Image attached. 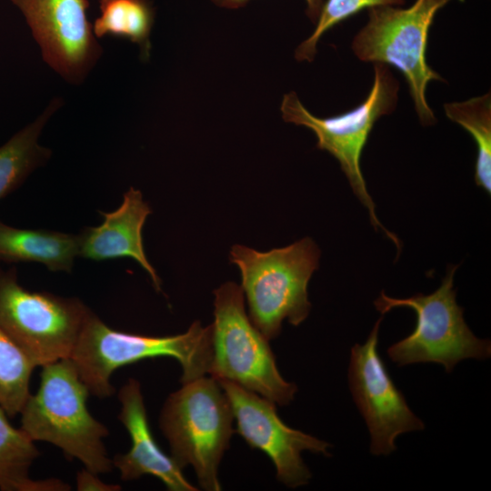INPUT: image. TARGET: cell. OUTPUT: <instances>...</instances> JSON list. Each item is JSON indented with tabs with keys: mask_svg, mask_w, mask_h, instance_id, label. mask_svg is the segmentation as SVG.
<instances>
[{
	"mask_svg": "<svg viewBox=\"0 0 491 491\" xmlns=\"http://www.w3.org/2000/svg\"><path fill=\"white\" fill-rule=\"evenodd\" d=\"M214 295L211 376L233 382L275 404L288 405L297 386L280 375L268 339L246 312L241 286L226 282Z\"/></svg>",
	"mask_w": 491,
	"mask_h": 491,
	"instance_id": "obj_6",
	"label": "cell"
},
{
	"mask_svg": "<svg viewBox=\"0 0 491 491\" xmlns=\"http://www.w3.org/2000/svg\"><path fill=\"white\" fill-rule=\"evenodd\" d=\"M456 269L457 266L449 267L441 286L429 295L393 298L382 291L375 300L382 315L396 307H409L416 314L414 331L387 349L389 358L397 366L432 362L450 373L464 359L490 356V341L474 335L464 319L463 307L456 303L453 287Z\"/></svg>",
	"mask_w": 491,
	"mask_h": 491,
	"instance_id": "obj_8",
	"label": "cell"
},
{
	"mask_svg": "<svg viewBox=\"0 0 491 491\" xmlns=\"http://www.w3.org/2000/svg\"><path fill=\"white\" fill-rule=\"evenodd\" d=\"M226 395L236 432L252 448L264 452L273 462L276 478L290 488L306 485L312 475L301 453L329 456V443L287 426L278 416L274 402L233 382L217 380Z\"/></svg>",
	"mask_w": 491,
	"mask_h": 491,
	"instance_id": "obj_11",
	"label": "cell"
},
{
	"mask_svg": "<svg viewBox=\"0 0 491 491\" xmlns=\"http://www.w3.org/2000/svg\"><path fill=\"white\" fill-rule=\"evenodd\" d=\"M405 3L406 0H326L313 33L296 47V59L312 62L322 35L363 9L383 5L403 6Z\"/></svg>",
	"mask_w": 491,
	"mask_h": 491,
	"instance_id": "obj_21",
	"label": "cell"
},
{
	"mask_svg": "<svg viewBox=\"0 0 491 491\" xmlns=\"http://www.w3.org/2000/svg\"><path fill=\"white\" fill-rule=\"evenodd\" d=\"M23 13L42 56L62 77L80 84L102 47L87 20V0H11Z\"/></svg>",
	"mask_w": 491,
	"mask_h": 491,
	"instance_id": "obj_12",
	"label": "cell"
},
{
	"mask_svg": "<svg viewBox=\"0 0 491 491\" xmlns=\"http://www.w3.org/2000/svg\"><path fill=\"white\" fill-rule=\"evenodd\" d=\"M92 313L77 297L23 287L0 265V327L36 366L69 358Z\"/></svg>",
	"mask_w": 491,
	"mask_h": 491,
	"instance_id": "obj_9",
	"label": "cell"
},
{
	"mask_svg": "<svg viewBox=\"0 0 491 491\" xmlns=\"http://www.w3.org/2000/svg\"><path fill=\"white\" fill-rule=\"evenodd\" d=\"M451 0H416L409 7L368 8L366 25L353 38L351 47L363 62L393 65L403 74L416 113L424 126L436 117L426 98L432 80L444 81L426 60L428 32L436 14Z\"/></svg>",
	"mask_w": 491,
	"mask_h": 491,
	"instance_id": "obj_5",
	"label": "cell"
},
{
	"mask_svg": "<svg viewBox=\"0 0 491 491\" xmlns=\"http://www.w3.org/2000/svg\"><path fill=\"white\" fill-rule=\"evenodd\" d=\"M233 421L229 400L213 376L184 383L163 406L159 426L171 457L182 469L191 466L205 490H221L218 466L230 445Z\"/></svg>",
	"mask_w": 491,
	"mask_h": 491,
	"instance_id": "obj_4",
	"label": "cell"
},
{
	"mask_svg": "<svg viewBox=\"0 0 491 491\" xmlns=\"http://www.w3.org/2000/svg\"><path fill=\"white\" fill-rule=\"evenodd\" d=\"M99 213L102 224L86 227L79 234V256L98 262L131 257L147 272L155 290L161 291V280L144 249L143 227L152 210L142 193L130 187L117 209Z\"/></svg>",
	"mask_w": 491,
	"mask_h": 491,
	"instance_id": "obj_14",
	"label": "cell"
},
{
	"mask_svg": "<svg viewBox=\"0 0 491 491\" xmlns=\"http://www.w3.org/2000/svg\"><path fill=\"white\" fill-rule=\"evenodd\" d=\"M250 0H212V2L221 7L237 9L245 6ZM306 4V14L308 18L316 24L326 0H305Z\"/></svg>",
	"mask_w": 491,
	"mask_h": 491,
	"instance_id": "obj_23",
	"label": "cell"
},
{
	"mask_svg": "<svg viewBox=\"0 0 491 491\" xmlns=\"http://www.w3.org/2000/svg\"><path fill=\"white\" fill-rule=\"evenodd\" d=\"M40 453L27 435L14 427L0 406V490L68 491L70 486L60 479H32L29 470Z\"/></svg>",
	"mask_w": 491,
	"mask_h": 491,
	"instance_id": "obj_17",
	"label": "cell"
},
{
	"mask_svg": "<svg viewBox=\"0 0 491 491\" xmlns=\"http://www.w3.org/2000/svg\"><path fill=\"white\" fill-rule=\"evenodd\" d=\"M90 392L70 358L42 366L40 385L23 406L21 429L35 441L58 448L69 459H77L95 474L109 473L113 461L103 439L107 427L88 411Z\"/></svg>",
	"mask_w": 491,
	"mask_h": 491,
	"instance_id": "obj_1",
	"label": "cell"
},
{
	"mask_svg": "<svg viewBox=\"0 0 491 491\" xmlns=\"http://www.w3.org/2000/svg\"><path fill=\"white\" fill-rule=\"evenodd\" d=\"M53 99L46 109L0 146V199L18 189L26 178L51 156V150L38 143L50 116L61 106Z\"/></svg>",
	"mask_w": 491,
	"mask_h": 491,
	"instance_id": "obj_16",
	"label": "cell"
},
{
	"mask_svg": "<svg viewBox=\"0 0 491 491\" xmlns=\"http://www.w3.org/2000/svg\"><path fill=\"white\" fill-rule=\"evenodd\" d=\"M319 258V248L309 237L266 252L232 246L230 261L241 274L248 316L268 340L279 336L284 320L296 326L307 317V286Z\"/></svg>",
	"mask_w": 491,
	"mask_h": 491,
	"instance_id": "obj_3",
	"label": "cell"
},
{
	"mask_svg": "<svg viewBox=\"0 0 491 491\" xmlns=\"http://www.w3.org/2000/svg\"><path fill=\"white\" fill-rule=\"evenodd\" d=\"M399 83L387 65L374 64L372 87L360 105L344 114L321 118L312 115L301 103L295 92L283 97L282 117L286 122L303 125L312 130L316 138V147L332 155L340 164L355 195L367 208L371 224L383 232L400 249L397 237L380 223L375 204L369 195L360 167V158L375 123L389 115L396 107Z\"/></svg>",
	"mask_w": 491,
	"mask_h": 491,
	"instance_id": "obj_7",
	"label": "cell"
},
{
	"mask_svg": "<svg viewBox=\"0 0 491 491\" xmlns=\"http://www.w3.org/2000/svg\"><path fill=\"white\" fill-rule=\"evenodd\" d=\"M446 115L461 125L474 138L477 155L475 182L487 194L491 193V94L460 102L444 104Z\"/></svg>",
	"mask_w": 491,
	"mask_h": 491,
	"instance_id": "obj_19",
	"label": "cell"
},
{
	"mask_svg": "<svg viewBox=\"0 0 491 491\" xmlns=\"http://www.w3.org/2000/svg\"><path fill=\"white\" fill-rule=\"evenodd\" d=\"M382 319L376 322L364 345L352 347L348 367L349 388L370 434V452L376 456L394 452L399 435L425 428L377 352Z\"/></svg>",
	"mask_w": 491,
	"mask_h": 491,
	"instance_id": "obj_10",
	"label": "cell"
},
{
	"mask_svg": "<svg viewBox=\"0 0 491 491\" xmlns=\"http://www.w3.org/2000/svg\"><path fill=\"white\" fill-rule=\"evenodd\" d=\"M121 411L118 418L131 438V447L125 454H118L113 466L120 472L124 481L150 475L159 478L168 490H197L184 476L182 468L171 456L159 447L150 429L140 383L129 378L118 393Z\"/></svg>",
	"mask_w": 491,
	"mask_h": 491,
	"instance_id": "obj_13",
	"label": "cell"
},
{
	"mask_svg": "<svg viewBox=\"0 0 491 491\" xmlns=\"http://www.w3.org/2000/svg\"><path fill=\"white\" fill-rule=\"evenodd\" d=\"M165 356L180 363L182 384L209 374L212 326L195 321L183 334L149 336L112 329L92 313L69 358L90 394L105 398L115 393L110 378L117 368Z\"/></svg>",
	"mask_w": 491,
	"mask_h": 491,
	"instance_id": "obj_2",
	"label": "cell"
},
{
	"mask_svg": "<svg viewBox=\"0 0 491 491\" xmlns=\"http://www.w3.org/2000/svg\"><path fill=\"white\" fill-rule=\"evenodd\" d=\"M99 8L101 15L95 21L94 35L127 38L139 45L141 58L148 59L155 18L150 0H99Z\"/></svg>",
	"mask_w": 491,
	"mask_h": 491,
	"instance_id": "obj_18",
	"label": "cell"
},
{
	"mask_svg": "<svg viewBox=\"0 0 491 491\" xmlns=\"http://www.w3.org/2000/svg\"><path fill=\"white\" fill-rule=\"evenodd\" d=\"M36 366L0 327V406L9 416L20 414L31 395Z\"/></svg>",
	"mask_w": 491,
	"mask_h": 491,
	"instance_id": "obj_20",
	"label": "cell"
},
{
	"mask_svg": "<svg viewBox=\"0 0 491 491\" xmlns=\"http://www.w3.org/2000/svg\"><path fill=\"white\" fill-rule=\"evenodd\" d=\"M79 250V234L17 228L0 220V263H40L50 271L69 273Z\"/></svg>",
	"mask_w": 491,
	"mask_h": 491,
	"instance_id": "obj_15",
	"label": "cell"
},
{
	"mask_svg": "<svg viewBox=\"0 0 491 491\" xmlns=\"http://www.w3.org/2000/svg\"><path fill=\"white\" fill-rule=\"evenodd\" d=\"M76 489L78 491H119L121 486L105 483L98 477V474L84 467L76 474Z\"/></svg>",
	"mask_w": 491,
	"mask_h": 491,
	"instance_id": "obj_22",
	"label": "cell"
}]
</instances>
